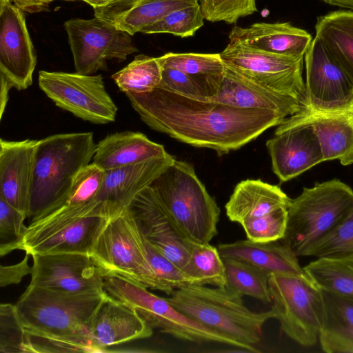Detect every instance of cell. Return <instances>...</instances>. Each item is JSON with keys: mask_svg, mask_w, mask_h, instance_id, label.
Wrapping results in <instances>:
<instances>
[{"mask_svg": "<svg viewBox=\"0 0 353 353\" xmlns=\"http://www.w3.org/2000/svg\"><path fill=\"white\" fill-rule=\"evenodd\" d=\"M125 94L152 130L194 147L212 149L219 155L239 149L287 118L272 110L196 101L159 88Z\"/></svg>", "mask_w": 353, "mask_h": 353, "instance_id": "6da1fadb", "label": "cell"}, {"mask_svg": "<svg viewBox=\"0 0 353 353\" xmlns=\"http://www.w3.org/2000/svg\"><path fill=\"white\" fill-rule=\"evenodd\" d=\"M107 294H70L29 285L14 305L26 332L78 342L99 352L90 339V325Z\"/></svg>", "mask_w": 353, "mask_h": 353, "instance_id": "7a4b0ae2", "label": "cell"}, {"mask_svg": "<svg viewBox=\"0 0 353 353\" xmlns=\"http://www.w3.org/2000/svg\"><path fill=\"white\" fill-rule=\"evenodd\" d=\"M242 297L225 287L192 284L174 290L166 299L190 319L236 340L245 350L257 352L262 327L274 314L272 309L251 311Z\"/></svg>", "mask_w": 353, "mask_h": 353, "instance_id": "3957f363", "label": "cell"}, {"mask_svg": "<svg viewBox=\"0 0 353 353\" xmlns=\"http://www.w3.org/2000/svg\"><path fill=\"white\" fill-rule=\"evenodd\" d=\"M92 132L57 134L38 140L30 192L31 219L61 201L95 153Z\"/></svg>", "mask_w": 353, "mask_h": 353, "instance_id": "277c9868", "label": "cell"}, {"mask_svg": "<svg viewBox=\"0 0 353 353\" xmlns=\"http://www.w3.org/2000/svg\"><path fill=\"white\" fill-rule=\"evenodd\" d=\"M149 187L187 240L205 244L217 234L220 208L191 164L175 159Z\"/></svg>", "mask_w": 353, "mask_h": 353, "instance_id": "5b68a950", "label": "cell"}, {"mask_svg": "<svg viewBox=\"0 0 353 353\" xmlns=\"http://www.w3.org/2000/svg\"><path fill=\"white\" fill-rule=\"evenodd\" d=\"M353 208V190L339 179L304 188L291 199L281 241L299 257L327 234Z\"/></svg>", "mask_w": 353, "mask_h": 353, "instance_id": "8992f818", "label": "cell"}, {"mask_svg": "<svg viewBox=\"0 0 353 353\" xmlns=\"http://www.w3.org/2000/svg\"><path fill=\"white\" fill-rule=\"evenodd\" d=\"M104 289L112 296L132 307L152 329L185 341L214 342L245 350L236 340L190 319L166 298L150 292L133 280L119 275L105 276Z\"/></svg>", "mask_w": 353, "mask_h": 353, "instance_id": "52a82bcc", "label": "cell"}, {"mask_svg": "<svg viewBox=\"0 0 353 353\" xmlns=\"http://www.w3.org/2000/svg\"><path fill=\"white\" fill-rule=\"evenodd\" d=\"M90 256L103 277L119 275L157 290L143 237L129 208L108 221Z\"/></svg>", "mask_w": 353, "mask_h": 353, "instance_id": "ba28073f", "label": "cell"}, {"mask_svg": "<svg viewBox=\"0 0 353 353\" xmlns=\"http://www.w3.org/2000/svg\"><path fill=\"white\" fill-rule=\"evenodd\" d=\"M268 285L272 310L281 330L303 346L314 345L324 315L320 288L312 281L283 274H271Z\"/></svg>", "mask_w": 353, "mask_h": 353, "instance_id": "9c48e42d", "label": "cell"}, {"mask_svg": "<svg viewBox=\"0 0 353 353\" xmlns=\"http://www.w3.org/2000/svg\"><path fill=\"white\" fill-rule=\"evenodd\" d=\"M220 55L225 64L250 81L305 105L304 56L272 53L232 40Z\"/></svg>", "mask_w": 353, "mask_h": 353, "instance_id": "30bf717a", "label": "cell"}, {"mask_svg": "<svg viewBox=\"0 0 353 353\" xmlns=\"http://www.w3.org/2000/svg\"><path fill=\"white\" fill-rule=\"evenodd\" d=\"M38 82L56 105L77 117L96 124L115 121L117 107L101 74L41 70Z\"/></svg>", "mask_w": 353, "mask_h": 353, "instance_id": "8fae6325", "label": "cell"}, {"mask_svg": "<svg viewBox=\"0 0 353 353\" xmlns=\"http://www.w3.org/2000/svg\"><path fill=\"white\" fill-rule=\"evenodd\" d=\"M73 55L76 72L92 74L106 70L107 61H124L139 50L132 35L108 21L94 17L91 19H71L64 23Z\"/></svg>", "mask_w": 353, "mask_h": 353, "instance_id": "7c38bea8", "label": "cell"}, {"mask_svg": "<svg viewBox=\"0 0 353 353\" xmlns=\"http://www.w3.org/2000/svg\"><path fill=\"white\" fill-rule=\"evenodd\" d=\"M305 105L319 111L353 108V83L316 37L305 54Z\"/></svg>", "mask_w": 353, "mask_h": 353, "instance_id": "4fadbf2b", "label": "cell"}, {"mask_svg": "<svg viewBox=\"0 0 353 353\" xmlns=\"http://www.w3.org/2000/svg\"><path fill=\"white\" fill-rule=\"evenodd\" d=\"M30 285L70 294L104 292V277L88 254L31 255Z\"/></svg>", "mask_w": 353, "mask_h": 353, "instance_id": "5bb4252c", "label": "cell"}, {"mask_svg": "<svg viewBox=\"0 0 353 353\" xmlns=\"http://www.w3.org/2000/svg\"><path fill=\"white\" fill-rule=\"evenodd\" d=\"M37 55L23 11L11 0H0V77L18 90L32 83Z\"/></svg>", "mask_w": 353, "mask_h": 353, "instance_id": "9a60e30c", "label": "cell"}, {"mask_svg": "<svg viewBox=\"0 0 353 353\" xmlns=\"http://www.w3.org/2000/svg\"><path fill=\"white\" fill-rule=\"evenodd\" d=\"M128 208L147 242L184 270L189 259L190 241L178 230L152 189L149 186L143 189Z\"/></svg>", "mask_w": 353, "mask_h": 353, "instance_id": "2e32d148", "label": "cell"}, {"mask_svg": "<svg viewBox=\"0 0 353 353\" xmlns=\"http://www.w3.org/2000/svg\"><path fill=\"white\" fill-rule=\"evenodd\" d=\"M299 125L312 128L320 142L324 161L337 159L343 165L353 163V108L319 111L302 105L277 125L275 131Z\"/></svg>", "mask_w": 353, "mask_h": 353, "instance_id": "e0dca14e", "label": "cell"}, {"mask_svg": "<svg viewBox=\"0 0 353 353\" xmlns=\"http://www.w3.org/2000/svg\"><path fill=\"white\" fill-rule=\"evenodd\" d=\"M174 160L168 153L141 163L105 170L97 198L103 214L111 219L128 208L136 196Z\"/></svg>", "mask_w": 353, "mask_h": 353, "instance_id": "ac0fdd59", "label": "cell"}, {"mask_svg": "<svg viewBox=\"0 0 353 353\" xmlns=\"http://www.w3.org/2000/svg\"><path fill=\"white\" fill-rule=\"evenodd\" d=\"M266 146L272 171L281 183L324 161L319 139L308 125H299L275 131Z\"/></svg>", "mask_w": 353, "mask_h": 353, "instance_id": "d6986e66", "label": "cell"}, {"mask_svg": "<svg viewBox=\"0 0 353 353\" xmlns=\"http://www.w3.org/2000/svg\"><path fill=\"white\" fill-rule=\"evenodd\" d=\"M37 142L0 139V196L27 218Z\"/></svg>", "mask_w": 353, "mask_h": 353, "instance_id": "ffe728a7", "label": "cell"}, {"mask_svg": "<svg viewBox=\"0 0 353 353\" xmlns=\"http://www.w3.org/2000/svg\"><path fill=\"white\" fill-rule=\"evenodd\" d=\"M153 329L130 306L108 293L97 310L90 336L99 352L110 346L150 338Z\"/></svg>", "mask_w": 353, "mask_h": 353, "instance_id": "44dd1931", "label": "cell"}, {"mask_svg": "<svg viewBox=\"0 0 353 353\" xmlns=\"http://www.w3.org/2000/svg\"><path fill=\"white\" fill-rule=\"evenodd\" d=\"M110 219L88 216L57 228L24 239L19 249L30 255L54 253H90L101 230Z\"/></svg>", "mask_w": 353, "mask_h": 353, "instance_id": "7402d4cb", "label": "cell"}, {"mask_svg": "<svg viewBox=\"0 0 353 353\" xmlns=\"http://www.w3.org/2000/svg\"><path fill=\"white\" fill-rule=\"evenodd\" d=\"M210 101L242 109L272 110L287 117L296 113L303 105L298 99L263 87L225 63L219 90Z\"/></svg>", "mask_w": 353, "mask_h": 353, "instance_id": "603a6c76", "label": "cell"}, {"mask_svg": "<svg viewBox=\"0 0 353 353\" xmlns=\"http://www.w3.org/2000/svg\"><path fill=\"white\" fill-rule=\"evenodd\" d=\"M229 40L266 52L290 56H305L312 41L306 30L290 23H255L248 27H234Z\"/></svg>", "mask_w": 353, "mask_h": 353, "instance_id": "cb8c5ba5", "label": "cell"}, {"mask_svg": "<svg viewBox=\"0 0 353 353\" xmlns=\"http://www.w3.org/2000/svg\"><path fill=\"white\" fill-rule=\"evenodd\" d=\"M216 248L223 259L244 261L270 274H291L312 281L300 265L298 256L281 240L259 243L246 239L221 243Z\"/></svg>", "mask_w": 353, "mask_h": 353, "instance_id": "d4e9b609", "label": "cell"}, {"mask_svg": "<svg viewBox=\"0 0 353 353\" xmlns=\"http://www.w3.org/2000/svg\"><path fill=\"white\" fill-rule=\"evenodd\" d=\"M163 145L139 132L108 134L96 145L92 163L104 171L165 156Z\"/></svg>", "mask_w": 353, "mask_h": 353, "instance_id": "484cf974", "label": "cell"}, {"mask_svg": "<svg viewBox=\"0 0 353 353\" xmlns=\"http://www.w3.org/2000/svg\"><path fill=\"white\" fill-rule=\"evenodd\" d=\"M290 201L279 186L261 179H246L236 185L225 204L226 215L241 225L279 208H288Z\"/></svg>", "mask_w": 353, "mask_h": 353, "instance_id": "4316f807", "label": "cell"}, {"mask_svg": "<svg viewBox=\"0 0 353 353\" xmlns=\"http://www.w3.org/2000/svg\"><path fill=\"white\" fill-rule=\"evenodd\" d=\"M324 307L319 341L327 353H353V298L320 289Z\"/></svg>", "mask_w": 353, "mask_h": 353, "instance_id": "83f0119b", "label": "cell"}, {"mask_svg": "<svg viewBox=\"0 0 353 353\" xmlns=\"http://www.w3.org/2000/svg\"><path fill=\"white\" fill-rule=\"evenodd\" d=\"M316 37L353 83V10H336L319 16Z\"/></svg>", "mask_w": 353, "mask_h": 353, "instance_id": "f1b7e54d", "label": "cell"}, {"mask_svg": "<svg viewBox=\"0 0 353 353\" xmlns=\"http://www.w3.org/2000/svg\"><path fill=\"white\" fill-rule=\"evenodd\" d=\"M157 59L162 68H174L192 77L210 100L216 94L224 72V63L220 53L168 52Z\"/></svg>", "mask_w": 353, "mask_h": 353, "instance_id": "f546056e", "label": "cell"}, {"mask_svg": "<svg viewBox=\"0 0 353 353\" xmlns=\"http://www.w3.org/2000/svg\"><path fill=\"white\" fill-rule=\"evenodd\" d=\"M303 268L320 289L353 298V253L316 258Z\"/></svg>", "mask_w": 353, "mask_h": 353, "instance_id": "4dcf8cb0", "label": "cell"}, {"mask_svg": "<svg viewBox=\"0 0 353 353\" xmlns=\"http://www.w3.org/2000/svg\"><path fill=\"white\" fill-rule=\"evenodd\" d=\"M226 283L225 287L241 296H249L264 304L271 303L269 290L270 274L250 263L232 259H223Z\"/></svg>", "mask_w": 353, "mask_h": 353, "instance_id": "1f68e13d", "label": "cell"}, {"mask_svg": "<svg viewBox=\"0 0 353 353\" xmlns=\"http://www.w3.org/2000/svg\"><path fill=\"white\" fill-rule=\"evenodd\" d=\"M184 272L194 285L225 287L226 283L223 260L217 248L209 243L190 241V255Z\"/></svg>", "mask_w": 353, "mask_h": 353, "instance_id": "d6a6232c", "label": "cell"}, {"mask_svg": "<svg viewBox=\"0 0 353 353\" xmlns=\"http://www.w3.org/2000/svg\"><path fill=\"white\" fill-rule=\"evenodd\" d=\"M161 74L162 68L157 58L139 54L113 74L112 79L125 93H145L159 87Z\"/></svg>", "mask_w": 353, "mask_h": 353, "instance_id": "836d02e7", "label": "cell"}, {"mask_svg": "<svg viewBox=\"0 0 353 353\" xmlns=\"http://www.w3.org/2000/svg\"><path fill=\"white\" fill-rule=\"evenodd\" d=\"M199 4V0H141L112 24L133 36L168 13Z\"/></svg>", "mask_w": 353, "mask_h": 353, "instance_id": "e575fe53", "label": "cell"}, {"mask_svg": "<svg viewBox=\"0 0 353 353\" xmlns=\"http://www.w3.org/2000/svg\"><path fill=\"white\" fill-rule=\"evenodd\" d=\"M204 17L199 4L179 8L144 28L143 34L166 33L181 38L192 37L203 26Z\"/></svg>", "mask_w": 353, "mask_h": 353, "instance_id": "d590c367", "label": "cell"}, {"mask_svg": "<svg viewBox=\"0 0 353 353\" xmlns=\"http://www.w3.org/2000/svg\"><path fill=\"white\" fill-rule=\"evenodd\" d=\"M143 241L148 260L156 279L157 290L170 296L176 289L194 285L193 280L181 268L154 249L144 237Z\"/></svg>", "mask_w": 353, "mask_h": 353, "instance_id": "8d00e7d4", "label": "cell"}, {"mask_svg": "<svg viewBox=\"0 0 353 353\" xmlns=\"http://www.w3.org/2000/svg\"><path fill=\"white\" fill-rule=\"evenodd\" d=\"M353 253V208L307 252L316 258L346 255Z\"/></svg>", "mask_w": 353, "mask_h": 353, "instance_id": "74e56055", "label": "cell"}, {"mask_svg": "<svg viewBox=\"0 0 353 353\" xmlns=\"http://www.w3.org/2000/svg\"><path fill=\"white\" fill-rule=\"evenodd\" d=\"M288 208H281L241 224L247 239L267 243L281 240L285 232Z\"/></svg>", "mask_w": 353, "mask_h": 353, "instance_id": "f35d334b", "label": "cell"}, {"mask_svg": "<svg viewBox=\"0 0 353 353\" xmlns=\"http://www.w3.org/2000/svg\"><path fill=\"white\" fill-rule=\"evenodd\" d=\"M27 216L0 196V255L3 256L19 245L28 226L24 224Z\"/></svg>", "mask_w": 353, "mask_h": 353, "instance_id": "ab89813d", "label": "cell"}, {"mask_svg": "<svg viewBox=\"0 0 353 353\" xmlns=\"http://www.w3.org/2000/svg\"><path fill=\"white\" fill-rule=\"evenodd\" d=\"M204 19L233 24L257 12L256 0H199Z\"/></svg>", "mask_w": 353, "mask_h": 353, "instance_id": "60d3db41", "label": "cell"}, {"mask_svg": "<svg viewBox=\"0 0 353 353\" xmlns=\"http://www.w3.org/2000/svg\"><path fill=\"white\" fill-rule=\"evenodd\" d=\"M26 331L14 305H0V352L26 353Z\"/></svg>", "mask_w": 353, "mask_h": 353, "instance_id": "b9f144b4", "label": "cell"}, {"mask_svg": "<svg viewBox=\"0 0 353 353\" xmlns=\"http://www.w3.org/2000/svg\"><path fill=\"white\" fill-rule=\"evenodd\" d=\"M158 88L191 99L210 101L205 91L195 80L174 68H162L161 80Z\"/></svg>", "mask_w": 353, "mask_h": 353, "instance_id": "7bdbcfd3", "label": "cell"}, {"mask_svg": "<svg viewBox=\"0 0 353 353\" xmlns=\"http://www.w3.org/2000/svg\"><path fill=\"white\" fill-rule=\"evenodd\" d=\"M30 254L26 253L25 257L19 263L12 265H1L0 286L17 284L27 274L32 273V266L28 265Z\"/></svg>", "mask_w": 353, "mask_h": 353, "instance_id": "ee69618b", "label": "cell"}, {"mask_svg": "<svg viewBox=\"0 0 353 353\" xmlns=\"http://www.w3.org/2000/svg\"><path fill=\"white\" fill-rule=\"evenodd\" d=\"M141 0H117L109 5L94 9V17L112 23Z\"/></svg>", "mask_w": 353, "mask_h": 353, "instance_id": "f6af8a7d", "label": "cell"}, {"mask_svg": "<svg viewBox=\"0 0 353 353\" xmlns=\"http://www.w3.org/2000/svg\"><path fill=\"white\" fill-rule=\"evenodd\" d=\"M54 1L55 0H11L17 8L31 14L48 10Z\"/></svg>", "mask_w": 353, "mask_h": 353, "instance_id": "bcb514c9", "label": "cell"}, {"mask_svg": "<svg viewBox=\"0 0 353 353\" xmlns=\"http://www.w3.org/2000/svg\"><path fill=\"white\" fill-rule=\"evenodd\" d=\"M1 78V93H0V108H1V119L3 114L5 108L6 106L8 99V92L12 88V85L3 77H0Z\"/></svg>", "mask_w": 353, "mask_h": 353, "instance_id": "7dc6e473", "label": "cell"}, {"mask_svg": "<svg viewBox=\"0 0 353 353\" xmlns=\"http://www.w3.org/2000/svg\"><path fill=\"white\" fill-rule=\"evenodd\" d=\"M327 4L353 10V0H320Z\"/></svg>", "mask_w": 353, "mask_h": 353, "instance_id": "c3c4849f", "label": "cell"}, {"mask_svg": "<svg viewBox=\"0 0 353 353\" xmlns=\"http://www.w3.org/2000/svg\"><path fill=\"white\" fill-rule=\"evenodd\" d=\"M85 1L91 6L94 9L105 7L117 0H79Z\"/></svg>", "mask_w": 353, "mask_h": 353, "instance_id": "681fc988", "label": "cell"}, {"mask_svg": "<svg viewBox=\"0 0 353 353\" xmlns=\"http://www.w3.org/2000/svg\"><path fill=\"white\" fill-rule=\"evenodd\" d=\"M65 1H75V0H65Z\"/></svg>", "mask_w": 353, "mask_h": 353, "instance_id": "f907efd6", "label": "cell"}]
</instances>
